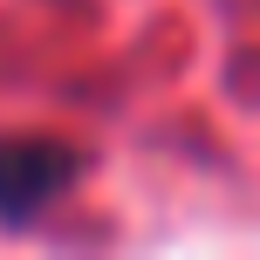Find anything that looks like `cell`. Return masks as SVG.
Wrapping results in <instances>:
<instances>
[{"mask_svg":"<svg viewBox=\"0 0 260 260\" xmlns=\"http://www.w3.org/2000/svg\"><path fill=\"white\" fill-rule=\"evenodd\" d=\"M89 171V157L69 137H41V130H21V137H0V226L21 233L35 226L55 199H69Z\"/></svg>","mask_w":260,"mask_h":260,"instance_id":"6da1fadb","label":"cell"}]
</instances>
